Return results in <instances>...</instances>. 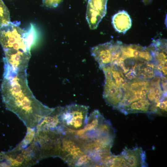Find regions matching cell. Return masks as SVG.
<instances>
[{
	"label": "cell",
	"mask_w": 167,
	"mask_h": 167,
	"mask_svg": "<svg viewBox=\"0 0 167 167\" xmlns=\"http://www.w3.org/2000/svg\"><path fill=\"white\" fill-rule=\"evenodd\" d=\"M3 77L1 92L6 107L27 127H36L54 108L45 105L34 96L28 84L26 70L6 71Z\"/></svg>",
	"instance_id": "cell-1"
},
{
	"label": "cell",
	"mask_w": 167,
	"mask_h": 167,
	"mask_svg": "<svg viewBox=\"0 0 167 167\" xmlns=\"http://www.w3.org/2000/svg\"><path fill=\"white\" fill-rule=\"evenodd\" d=\"M66 133L78 141L86 154L92 157L100 156L110 152L115 135L110 122L97 109L88 117L83 129H67Z\"/></svg>",
	"instance_id": "cell-2"
},
{
	"label": "cell",
	"mask_w": 167,
	"mask_h": 167,
	"mask_svg": "<svg viewBox=\"0 0 167 167\" xmlns=\"http://www.w3.org/2000/svg\"><path fill=\"white\" fill-rule=\"evenodd\" d=\"M18 23L10 22L0 27V44L4 53V65L16 70H26L36 33L33 26H31L27 31Z\"/></svg>",
	"instance_id": "cell-3"
},
{
	"label": "cell",
	"mask_w": 167,
	"mask_h": 167,
	"mask_svg": "<svg viewBox=\"0 0 167 167\" xmlns=\"http://www.w3.org/2000/svg\"><path fill=\"white\" fill-rule=\"evenodd\" d=\"M62 134L54 131H36L33 141L38 146L41 160L59 157L61 146Z\"/></svg>",
	"instance_id": "cell-4"
},
{
	"label": "cell",
	"mask_w": 167,
	"mask_h": 167,
	"mask_svg": "<svg viewBox=\"0 0 167 167\" xmlns=\"http://www.w3.org/2000/svg\"><path fill=\"white\" fill-rule=\"evenodd\" d=\"M89 107L73 104L62 107L61 118L62 125L73 131L83 129L88 120Z\"/></svg>",
	"instance_id": "cell-5"
},
{
	"label": "cell",
	"mask_w": 167,
	"mask_h": 167,
	"mask_svg": "<svg viewBox=\"0 0 167 167\" xmlns=\"http://www.w3.org/2000/svg\"><path fill=\"white\" fill-rule=\"evenodd\" d=\"M85 152L78 141L70 134H62L61 146L59 157L68 165L75 167Z\"/></svg>",
	"instance_id": "cell-6"
},
{
	"label": "cell",
	"mask_w": 167,
	"mask_h": 167,
	"mask_svg": "<svg viewBox=\"0 0 167 167\" xmlns=\"http://www.w3.org/2000/svg\"><path fill=\"white\" fill-rule=\"evenodd\" d=\"M108 0H88L86 19L91 29H96L106 13Z\"/></svg>",
	"instance_id": "cell-7"
},
{
	"label": "cell",
	"mask_w": 167,
	"mask_h": 167,
	"mask_svg": "<svg viewBox=\"0 0 167 167\" xmlns=\"http://www.w3.org/2000/svg\"><path fill=\"white\" fill-rule=\"evenodd\" d=\"M123 167H147L145 152L141 147L130 149L125 147L120 154Z\"/></svg>",
	"instance_id": "cell-8"
},
{
	"label": "cell",
	"mask_w": 167,
	"mask_h": 167,
	"mask_svg": "<svg viewBox=\"0 0 167 167\" xmlns=\"http://www.w3.org/2000/svg\"><path fill=\"white\" fill-rule=\"evenodd\" d=\"M62 107L54 108L53 110L45 117L36 126V131L42 130L54 131L61 134L64 129L61 118Z\"/></svg>",
	"instance_id": "cell-9"
},
{
	"label": "cell",
	"mask_w": 167,
	"mask_h": 167,
	"mask_svg": "<svg viewBox=\"0 0 167 167\" xmlns=\"http://www.w3.org/2000/svg\"><path fill=\"white\" fill-rule=\"evenodd\" d=\"M113 41L92 47L91 55L98 63L100 69L109 66L111 60Z\"/></svg>",
	"instance_id": "cell-10"
},
{
	"label": "cell",
	"mask_w": 167,
	"mask_h": 167,
	"mask_svg": "<svg viewBox=\"0 0 167 167\" xmlns=\"http://www.w3.org/2000/svg\"><path fill=\"white\" fill-rule=\"evenodd\" d=\"M123 97L121 88L116 85L113 79L105 80L103 97L107 104L116 109Z\"/></svg>",
	"instance_id": "cell-11"
},
{
	"label": "cell",
	"mask_w": 167,
	"mask_h": 167,
	"mask_svg": "<svg viewBox=\"0 0 167 167\" xmlns=\"http://www.w3.org/2000/svg\"><path fill=\"white\" fill-rule=\"evenodd\" d=\"M112 23L117 32L123 34L125 33L132 25V20L130 15L124 10L119 11L113 16Z\"/></svg>",
	"instance_id": "cell-12"
},
{
	"label": "cell",
	"mask_w": 167,
	"mask_h": 167,
	"mask_svg": "<svg viewBox=\"0 0 167 167\" xmlns=\"http://www.w3.org/2000/svg\"><path fill=\"white\" fill-rule=\"evenodd\" d=\"M151 104L146 99L139 100L119 110L125 115L131 113H146L149 111Z\"/></svg>",
	"instance_id": "cell-13"
},
{
	"label": "cell",
	"mask_w": 167,
	"mask_h": 167,
	"mask_svg": "<svg viewBox=\"0 0 167 167\" xmlns=\"http://www.w3.org/2000/svg\"><path fill=\"white\" fill-rule=\"evenodd\" d=\"M10 22L9 12L2 0H0V27Z\"/></svg>",
	"instance_id": "cell-14"
},
{
	"label": "cell",
	"mask_w": 167,
	"mask_h": 167,
	"mask_svg": "<svg viewBox=\"0 0 167 167\" xmlns=\"http://www.w3.org/2000/svg\"><path fill=\"white\" fill-rule=\"evenodd\" d=\"M138 66L139 72L143 73L148 78H150L154 76V64L144 62V63L139 64Z\"/></svg>",
	"instance_id": "cell-15"
},
{
	"label": "cell",
	"mask_w": 167,
	"mask_h": 167,
	"mask_svg": "<svg viewBox=\"0 0 167 167\" xmlns=\"http://www.w3.org/2000/svg\"><path fill=\"white\" fill-rule=\"evenodd\" d=\"M62 0H42L43 5L48 7L54 8L57 6Z\"/></svg>",
	"instance_id": "cell-16"
},
{
	"label": "cell",
	"mask_w": 167,
	"mask_h": 167,
	"mask_svg": "<svg viewBox=\"0 0 167 167\" xmlns=\"http://www.w3.org/2000/svg\"><path fill=\"white\" fill-rule=\"evenodd\" d=\"M157 109V114L161 115V111H167V101H160L157 103L156 105Z\"/></svg>",
	"instance_id": "cell-17"
},
{
	"label": "cell",
	"mask_w": 167,
	"mask_h": 167,
	"mask_svg": "<svg viewBox=\"0 0 167 167\" xmlns=\"http://www.w3.org/2000/svg\"><path fill=\"white\" fill-rule=\"evenodd\" d=\"M116 60L117 61V66H119L122 69L124 73L125 74L129 71V69L125 66L124 60H122L120 58Z\"/></svg>",
	"instance_id": "cell-18"
},
{
	"label": "cell",
	"mask_w": 167,
	"mask_h": 167,
	"mask_svg": "<svg viewBox=\"0 0 167 167\" xmlns=\"http://www.w3.org/2000/svg\"><path fill=\"white\" fill-rule=\"evenodd\" d=\"M136 72L135 68L133 67L125 75L126 78L129 80H132L135 79L136 76Z\"/></svg>",
	"instance_id": "cell-19"
},
{
	"label": "cell",
	"mask_w": 167,
	"mask_h": 167,
	"mask_svg": "<svg viewBox=\"0 0 167 167\" xmlns=\"http://www.w3.org/2000/svg\"><path fill=\"white\" fill-rule=\"evenodd\" d=\"M161 78L159 76H156L151 80V84L152 86H154L160 84Z\"/></svg>",
	"instance_id": "cell-20"
},
{
	"label": "cell",
	"mask_w": 167,
	"mask_h": 167,
	"mask_svg": "<svg viewBox=\"0 0 167 167\" xmlns=\"http://www.w3.org/2000/svg\"><path fill=\"white\" fill-rule=\"evenodd\" d=\"M149 90V89L146 86H143L140 88V93L146 95L148 93Z\"/></svg>",
	"instance_id": "cell-21"
},
{
	"label": "cell",
	"mask_w": 167,
	"mask_h": 167,
	"mask_svg": "<svg viewBox=\"0 0 167 167\" xmlns=\"http://www.w3.org/2000/svg\"><path fill=\"white\" fill-rule=\"evenodd\" d=\"M152 0H142L144 3L145 5L151 2Z\"/></svg>",
	"instance_id": "cell-22"
}]
</instances>
